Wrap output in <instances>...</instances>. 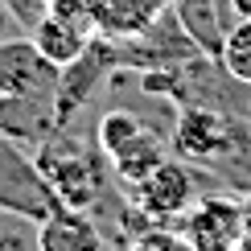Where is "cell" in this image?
<instances>
[{"label": "cell", "mask_w": 251, "mask_h": 251, "mask_svg": "<svg viewBox=\"0 0 251 251\" xmlns=\"http://www.w3.org/2000/svg\"><path fill=\"white\" fill-rule=\"evenodd\" d=\"M50 13H78V17H91V0H46Z\"/></svg>", "instance_id": "4fadbf2b"}, {"label": "cell", "mask_w": 251, "mask_h": 251, "mask_svg": "<svg viewBox=\"0 0 251 251\" xmlns=\"http://www.w3.org/2000/svg\"><path fill=\"white\" fill-rule=\"evenodd\" d=\"M132 202L149 223L165 226L169 218H181L194 206V173L185 169L181 161H169V156H165L144 181L132 185Z\"/></svg>", "instance_id": "277c9868"}, {"label": "cell", "mask_w": 251, "mask_h": 251, "mask_svg": "<svg viewBox=\"0 0 251 251\" xmlns=\"http://www.w3.org/2000/svg\"><path fill=\"white\" fill-rule=\"evenodd\" d=\"M173 149L194 161H214L235 149V132L210 107H181V116L173 124Z\"/></svg>", "instance_id": "5b68a950"}, {"label": "cell", "mask_w": 251, "mask_h": 251, "mask_svg": "<svg viewBox=\"0 0 251 251\" xmlns=\"http://www.w3.org/2000/svg\"><path fill=\"white\" fill-rule=\"evenodd\" d=\"M235 251H251V239L243 235V239H239V247H235Z\"/></svg>", "instance_id": "2e32d148"}, {"label": "cell", "mask_w": 251, "mask_h": 251, "mask_svg": "<svg viewBox=\"0 0 251 251\" xmlns=\"http://www.w3.org/2000/svg\"><path fill=\"white\" fill-rule=\"evenodd\" d=\"M181 235L194 243V251H235L243 239V202L226 194L198 198L181 214Z\"/></svg>", "instance_id": "3957f363"}, {"label": "cell", "mask_w": 251, "mask_h": 251, "mask_svg": "<svg viewBox=\"0 0 251 251\" xmlns=\"http://www.w3.org/2000/svg\"><path fill=\"white\" fill-rule=\"evenodd\" d=\"M62 66L37 50L33 37L0 41V99H54Z\"/></svg>", "instance_id": "7a4b0ae2"}, {"label": "cell", "mask_w": 251, "mask_h": 251, "mask_svg": "<svg viewBox=\"0 0 251 251\" xmlns=\"http://www.w3.org/2000/svg\"><path fill=\"white\" fill-rule=\"evenodd\" d=\"M33 41L54 66L66 70L87 58L91 41H95V25H91V17H78V13H46L33 25Z\"/></svg>", "instance_id": "8992f818"}, {"label": "cell", "mask_w": 251, "mask_h": 251, "mask_svg": "<svg viewBox=\"0 0 251 251\" xmlns=\"http://www.w3.org/2000/svg\"><path fill=\"white\" fill-rule=\"evenodd\" d=\"M231 13L243 17V21H251V0H231Z\"/></svg>", "instance_id": "5bb4252c"}, {"label": "cell", "mask_w": 251, "mask_h": 251, "mask_svg": "<svg viewBox=\"0 0 251 251\" xmlns=\"http://www.w3.org/2000/svg\"><path fill=\"white\" fill-rule=\"evenodd\" d=\"M161 161H165V140H161L152 128H144L136 140H128L116 156H111V169H116V177L132 190V185L144 181V177H149Z\"/></svg>", "instance_id": "9c48e42d"}, {"label": "cell", "mask_w": 251, "mask_h": 251, "mask_svg": "<svg viewBox=\"0 0 251 251\" xmlns=\"http://www.w3.org/2000/svg\"><path fill=\"white\" fill-rule=\"evenodd\" d=\"M33 169L46 177V185L54 190V198L70 210H91L99 198L103 173H99V156L87 152L78 140H62V136H46L33 152Z\"/></svg>", "instance_id": "6da1fadb"}, {"label": "cell", "mask_w": 251, "mask_h": 251, "mask_svg": "<svg viewBox=\"0 0 251 251\" xmlns=\"http://www.w3.org/2000/svg\"><path fill=\"white\" fill-rule=\"evenodd\" d=\"M177 0H91V25L107 37H132L156 25V17Z\"/></svg>", "instance_id": "ba28073f"}, {"label": "cell", "mask_w": 251, "mask_h": 251, "mask_svg": "<svg viewBox=\"0 0 251 251\" xmlns=\"http://www.w3.org/2000/svg\"><path fill=\"white\" fill-rule=\"evenodd\" d=\"M0 251H8V247H0Z\"/></svg>", "instance_id": "ac0fdd59"}, {"label": "cell", "mask_w": 251, "mask_h": 251, "mask_svg": "<svg viewBox=\"0 0 251 251\" xmlns=\"http://www.w3.org/2000/svg\"><path fill=\"white\" fill-rule=\"evenodd\" d=\"M37 251H103V231L87 210L58 206L37 226Z\"/></svg>", "instance_id": "52a82bcc"}, {"label": "cell", "mask_w": 251, "mask_h": 251, "mask_svg": "<svg viewBox=\"0 0 251 251\" xmlns=\"http://www.w3.org/2000/svg\"><path fill=\"white\" fill-rule=\"evenodd\" d=\"M144 128H149V124L136 116V111L111 107V111H103V116H99V124H95V144L103 149V156L111 161V156H116L128 140H136V136H140Z\"/></svg>", "instance_id": "8fae6325"}, {"label": "cell", "mask_w": 251, "mask_h": 251, "mask_svg": "<svg viewBox=\"0 0 251 251\" xmlns=\"http://www.w3.org/2000/svg\"><path fill=\"white\" fill-rule=\"evenodd\" d=\"M0 13H4V0H0Z\"/></svg>", "instance_id": "e0dca14e"}, {"label": "cell", "mask_w": 251, "mask_h": 251, "mask_svg": "<svg viewBox=\"0 0 251 251\" xmlns=\"http://www.w3.org/2000/svg\"><path fill=\"white\" fill-rule=\"evenodd\" d=\"M243 235L251 239V202H243Z\"/></svg>", "instance_id": "9a60e30c"}, {"label": "cell", "mask_w": 251, "mask_h": 251, "mask_svg": "<svg viewBox=\"0 0 251 251\" xmlns=\"http://www.w3.org/2000/svg\"><path fill=\"white\" fill-rule=\"evenodd\" d=\"M218 62H223V70L235 82L251 87V21L239 17L235 25H226L223 46H218Z\"/></svg>", "instance_id": "30bf717a"}, {"label": "cell", "mask_w": 251, "mask_h": 251, "mask_svg": "<svg viewBox=\"0 0 251 251\" xmlns=\"http://www.w3.org/2000/svg\"><path fill=\"white\" fill-rule=\"evenodd\" d=\"M128 251H194V243H190L181 231H169V226L152 223L149 231H140V235L132 239Z\"/></svg>", "instance_id": "7c38bea8"}]
</instances>
